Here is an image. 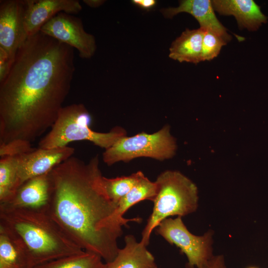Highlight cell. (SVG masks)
Segmentation results:
<instances>
[{
  "label": "cell",
  "instance_id": "obj_19",
  "mask_svg": "<svg viewBox=\"0 0 268 268\" xmlns=\"http://www.w3.org/2000/svg\"><path fill=\"white\" fill-rule=\"evenodd\" d=\"M18 156L3 157L0 159V204L8 201L18 189Z\"/></svg>",
  "mask_w": 268,
  "mask_h": 268
},
{
  "label": "cell",
  "instance_id": "obj_24",
  "mask_svg": "<svg viewBox=\"0 0 268 268\" xmlns=\"http://www.w3.org/2000/svg\"><path fill=\"white\" fill-rule=\"evenodd\" d=\"M12 63L8 54L0 47V82L7 76Z\"/></svg>",
  "mask_w": 268,
  "mask_h": 268
},
{
  "label": "cell",
  "instance_id": "obj_28",
  "mask_svg": "<svg viewBox=\"0 0 268 268\" xmlns=\"http://www.w3.org/2000/svg\"><path fill=\"white\" fill-rule=\"evenodd\" d=\"M248 268H259L256 267H249Z\"/></svg>",
  "mask_w": 268,
  "mask_h": 268
},
{
  "label": "cell",
  "instance_id": "obj_10",
  "mask_svg": "<svg viewBox=\"0 0 268 268\" xmlns=\"http://www.w3.org/2000/svg\"><path fill=\"white\" fill-rule=\"evenodd\" d=\"M75 149L68 146L35 149L18 156V188L27 180L50 172L55 167L72 156Z\"/></svg>",
  "mask_w": 268,
  "mask_h": 268
},
{
  "label": "cell",
  "instance_id": "obj_25",
  "mask_svg": "<svg viewBox=\"0 0 268 268\" xmlns=\"http://www.w3.org/2000/svg\"><path fill=\"white\" fill-rule=\"evenodd\" d=\"M198 268H226L223 255L213 256L206 263Z\"/></svg>",
  "mask_w": 268,
  "mask_h": 268
},
{
  "label": "cell",
  "instance_id": "obj_20",
  "mask_svg": "<svg viewBox=\"0 0 268 268\" xmlns=\"http://www.w3.org/2000/svg\"><path fill=\"white\" fill-rule=\"evenodd\" d=\"M36 268H107L98 255L87 251L59 259Z\"/></svg>",
  "mask_w": 268,
  "mask_h": 268
},
{
  "label": "cell",
  "instance_id": "obj_11",
  "mask_svg": "<svg viewBox=\"0 0 268 268\" xmlns=\"http://www.w3.org/2000/svg\"><path fill=\"white\" fill-rule=\"evenodd\" d=\"M24 24L29 36L40 32L47 22L60 12L77 14L82 10L77 0H24Z\"/></svg>",
  "mask_w": 268,
  "mask_h": 268
},
{
  "label": "cell",
  "instance_id": "obj_9",
  "mask_svg": "<svg viewBox=\"0 0 268 268\" xmlns=\"http://www.w3.org/2000/svg\"><path fill=\"white\" fill-rule=\"evenodd\" d=\"M23 0L0 2V47L13 62L16 53L28 36L24 24Z\"/></svg>",
  "mask_w": 268,
  "mask_h": 268
},
{
  "label": "cell",
  "instance_id": "obj_6",
  "mask_svg": "<svg viewBox=\"0 0 268 268\" xmlns=\"http://www.w3.org/2000/svg\"><path fill=\"white\" fill-rule=\"evenodd\" d=\"M176 148V143L170 133V127L165 126L152 134L140 133L132 136L121 137L105 149L103 160L109 166L141 157L164 160L172 157Z\"/></svg>",
  "mask_w": 268,
  "mask_h": 268
},
{
  "label": "cell",
  "instance_id": "obj_21",
  "mask_svg": "<svg viewBox=\"0 0 268 268\" xmlns=\"http://www.w3.org/2000/svg\"><path fill=\"white\" fill-rule=\"evenodd\" d=\"M143 174L142 172L138 171L129 176L115 178L103 176V184L110 199L118 204Z\"/></svg>",
  "mask_w": 268,
  "mask_h": 268
},
{
  "label": "cell",
  "instance_id": "obj_4",
  "mask_svg": "<svg viewBox=\"0 0 268 268\" xmlns=\"http://www.w3.org/2000/svg\"><path fill=\"white\" fill-rule=\"evenodd\" d=\"M154 182L156 195L140 241L146 246L153 230L163 220L172 216L182 217L195 212L198 207L197 186L179 171H165Z\"/></svg>",
  "mask_w": 268,
  "mask_h": 268
},
{
  "label": "cell",
  "instance_id": "obj_5",
  "mask_svg": "<svg viewBox=\"0 0 268 268\" xmlns=\"http://www.w3.org/2000/svg\"><path fill=\"white\" fill-rule=\"evenodd\" d=\"M91 121V116L83 104L63 106L50 131L39 142L38 147H64L71 142L87 140L107 149L126 136L125 130L120 127L108 133L95 132L90 128Z\"/></svg>",
  "mask_w": 268,
  "mask_h": 268
},
{
  "label": "cell",
  "instance_id": "obj_17",
  "mask_svg": "<svg viewBox=\"0 0 268 268\" xmlns=\"http://www.w3.org/2000/svg\"><path fill=\"white\" fill-rule=\"evenodd\" d=\"M0 268H32L22 243L1 225H0Z\"/></svg>",
  "mask_w": 268,
  "mask_h": 268
},
{
  "label": "cell",
  "instance_id": "obj_2",
  "mask_svg": "<svg viewBox=\"0 0 268 268\" xmlns=\"http://www.w3.org/2000/svg\"><path fill=\"white\" fill-rule=\"evenodd\" d=\"M52 193L47 210L82 250L110 262L120 249L126 224L116 217L118 204L108 196L98 155L88 162L71 156L50 172Z\"/></svg>",
  "mask_w": 268,
  "mask_h": 268
},
{
  "label": "cell",
  "instance_id": "obj_12",
  "mask_svg": "<svg viewBox=\"0 0 268 268\" xmlns=\"http://www.w3.org/2000/svg\"><path fill=\"white\" fill-rule=\"evenodd\" d=\"M52 193L50 172L32 178L23 183L13 197L0 207L47 210Z\"/></svg>",
  "mask_w": 268,
  "mask_h": 268
},
{
  "label": "cell",
  "instance_id": "obj_8",
  "mask_svg": "<svg viewBox=\"0 0 268 268\" xmlns=\"http://www.w3.org/2000/svg\"><path fill=\"white\" fill-rule=\"evenodd\" d=\"M40 32L78 51L80 58L89 59L96 49L94 37L83 28L80 19L61 12L44 24Z\"/></svg>",
  "mask_w": 268,
  "mask_h": 268
},
{
  "label": "cell",
  "instance_id": "obj_16",
  "mask_svg": "<svg viewBox=\"0 0 268 268\" xmlns=\"http://www.w3.org/2000/svg\"><path fill=\"white\" fill-rule=\"evenodd\" d=\"M204 30L186 29L170 48L169 57L179 62L198 64L201 62L202 45Z\"/></svg>",
  "mask_w": 268,
  "mask_h": 268
},
{
  "label": "cell",
  "instance_id": "obj_18",
  "mask_svg": "<svg viewBox=\"0 0 268 268\" xmlns=\"http://www.w3.org/2000/svg\"><path fill=\"white\" fill-rule=\"evenodd\" d=\"M156 195V186L143 174L130 192L119 202L116 215L118 219L128 225L129 222H140L139 217L127 219L124 213L132 206L144 200L153 201Z\"/></svg>",
  "mask_w": 268,
  "mask_h": 268
},
{
  "label": "cell",
  "instance_id": "obj_13",
  "mask_svg": "<svg viewBox=\"0 0 268 268\" xmlns=\"http://www.w3.org/2000/svg\"><path fill=\"white\" fill-rule=\"evenodd\" d=\"M177 7L162 9L161 11L166 18H171L180 12H187L193 15L199 22L200 28L212 31L221 36L227 42L232 37L226 28L217 18L212 1L210 0H181Z\"/></svg>",
  "mask_w": 268,
  "mask_h": 268
},
{
  "label": "cell",
  "instance_id": "obj_27",
  "mask_svg": "<svg viewBox=\"0 0 268 268\" xmlns=\"http://www.w3.org/2000/svg\"><path fill=\"white\" fill-rule=\"evenodd\" d=\"M83 1L89 6L95 7L101 5L104 1L99 0H84Z\"/></svg>",
  "mask_w": 268,
  "mask_h": 268
},
{
  "label": "cell",
  "instance_id": "obj_7",
  "mask_svg": "<svg viewBox=\"0 0 268 268\" xmlns=\"http://www.w3.org/2000/svg\"><path fill=\"white\" fill-rule=\"evenodd\" d=\"M156 232L186 256L188 268H198L213 256V231L209 230L202 236L195 235L189 231L181 217L165 219L156 227Z\"/></svg>",
  "mask_w": 268,
  "mask_h": 268
},
{
  "label": "cell",
  "instance_id": "obj_3",
  "mask_svg": "<svg viewBox=\"0 0 268 268\" xmlns=\"http://www.w3.org/2000/svg\"><path fill=\"white\" fill-rule=\"evenodd\" d=\"M0 225L22 243L32 268L84 251L46 211L0 207Z\"/></svg>",
  "mask_w": 268,
  "mask_h": 268
},
{
  "label": "cell",
  "instance_id": "obj_23",
  "mask_svg": "<svg viewBox=\"0 0 268 268\" xmlns=\"http://www.w3.org/2000/svg\"><path fill=\"white\" fill-rule=\"evenodd\" d=\"M31 143L21 139L0 143V157L19 156L34 150Z\"/></svg>",
  "mask_w": 268,
  "mask_h": 268
},
{
  "label": "cell",
  "instance_id": "obj_22",
  "mask_svg": "<svg viewBox=\"0 0 268 268\" xmlns=\"http://www.w3.org/2000/svg\"><path fill=\"white\" fill-rule=\"evenodd\" d=\"M227 42L217 33L204 30L202 40L201 60L210 61L216 57Z\"/></svg>",
  "mask_w": 268,
  "mask_h": 268
},
{
  "label": "cell",
  "instance_id": "obj_1",
  "mask_svg": "<svg viewBox=\"0 0 268 268\" xmlns=\"http://www.w3.org/2000/svg\"><path fill=\"white\" fill-rule=\"evenodd\" d=\"M74 49L39 32L16 53L0 82V143L32 142L55 123L70 91Z\"/></svg>",
  "mask_w": 268,
  "mask_h": 268
},
{
  "label": "cell",
  "instance_id": "obj_14",
  "mask_svg": "<svg viewBox=\"0 0 268 268\" xmlns=\"http://www.w3.org/2000/svg\"><path fill=\"white\" fill-rule=\"evenodd\" d=\"M214 10L220 15H233L240 29L256 31L267 21V17L253 0H213Z\"/></svg>",
  "mask_w": 268,
  "mask_h": 268
},
{
  "label": "cell",
  "instance_id": "obj_15",
  "mask_svg": "<svg viewBox=\"0 0 268 268\" xmlns=\"http://www.w3.org/2000/svg\"><path fill=\"white\" fill-rule=\"evenodd\" d=\"M124 240L125 246L113 261L106 263L107 268H157L154 256L143 243L131 234Z\"/></svg>",
  "mask_w": 268,
  "mask_h": 268
},
{
  "label": "cell",
  "instance_id": "obj_26",
  "mask_svg": "<svg viewBox=\"0 0 268 268\" xmlns=\"http://www.w3.org/2000/svg\"><path fill=\"white\" fill-rule=\"evenodd\" d=\"M132 2L142 8L149 9L154 6L156 1L155 0H133Z\"/></svg>",
  "mask_w": 268,
  "mask_h": 268
}]
</instances>
